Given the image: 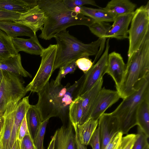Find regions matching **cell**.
Returning <instances> with one entry per match:
<instances>
[{
	"mask_svg": "<svg viewBox=\"0 0 149 149\" xmlns=\"http://www.w3.org/2000/svg\"><path fill=\"white\" fill-rule=\"evenodd\" d=\"M84 77L83 74L72 85L68 84L65 86L61 84L55 86L52 80L37 93L38 99L35 106L40 112L43 121L58 117L63 122L65 121L69 107L78 97Z\"/></svg>",
	"mask_w": 149,
	"mask_h": 149,
	"instance_id": "6da1fadb",
	"label": "cell"
},
{
	"mask_svg": "<svg viewBox=\"0 0 149 149\" xmlns=\"http://www.w3.org/2000/svg\"><path fill=\"white\" fill-rule=\"evenodd\" d=\"M38 5L45 19L39 37L49 40L69 27L84 25L88 27L95 22L91 18L68 8L63 0H39Z\"/></svg>",
	"mask_w": 149,
	"mask_h": 149,
	"instance_id": "7a4b0ae2",
	"label": "cell"
},
{
	"mask_svg": "<svg viewBox=\"0 0 149 149\" xmlns=\"http://www.w3.org/2000/svg\"><path fill=\"white\" fill-rule=\"evenodd\" d=\"M58 46L53 71L70 62L84 57L97 54L102 39L85 44L70 34L68 31H62L55 37Z\"/></svg>",
	"mask_w": 149,
	"mask_h": 149,
	"instance_id": "3957f363",
	"label": "cell"
},
{
	"mask_svg": "<svg viewBox=\"0 0 149 149\" xmlns=\"http://www.w3.org/2000/svg\"><path fill=\"white\" fill-rule=\"evenodd\" d=\"M126 65L122 82L116 90L123 99L131 94L137 83L149 74V34Z\"/></svg>",
	"mask_w": 149,
	"mask_h": 149,
	"instance_id": "277c9868",
	"label": "cell"
},
{
	"mask_svg": "<svg viewBox=\"0 0 149 149\" xmlns=\"http://www.w3.org/2000/svg\"><path fill=\"white\" fill-rule=\"evenodd\" d=\"M149 93V74L138 82L134 91L123 99L111 113L119 122V132L127 134L132 128L137 125L136 113L139 106L145 96Z\"/></svg>",
	"mask_w": 149,
	"mask_h": 149,
	"instance_id": "5b68a950",
	"label": "cell"
},
{
	"mask_svg": "<svg viewBox=\"0 0 149 149\" xmlns=\"http://www.w3.org/2000/svg\"><path fill=\"white\" fill-rule=\"evenodd\" d=\"M128 30L129 46L128 60L140 48L149 34V12L142 6L135 10Z\"/></svg>",
	"mask_w": 149,
	"mask_h": 149,
	"instance_id": "8992f818",
	"label": "cell"
},
{
	"mask_svg": "<svg viewBox=\"0 0 149 149\" xmlns=\"http://www.w3.org/2000/svg\"><path fill=\"white\" fill-rule=\"evenodd\" d=\"M57 49L56 44H50L44 49L40 55L41 61L37 72L32 81L25 87L26 93H38L49 81L54 72Z\"/></svg>",
	"mask_w": 149,
	"mask_h": 149,
	"instance_id": "52a82bcc",
	"label": "cell"
},
{
	"mask_svg": "<svg viewBox=\"0 0 149 149\" xmlns=\"http://www.w3.org/2000/svg\"><path fill=\"white\" fill-rule=\"evenodd\" d=\"M3 72V78L0 84V116L3 115L10 102L21 100L26 93L18 75Z\"/></svg>",
	"mask_w": 149,
	"mask_h": 149,
	"instance_id": "ba28073f",
	"label": "cell"
},
{
	"mask_svg": "<svg viewBox=\"0 0 149 149\" xmlns=\"http://www.w3.org/2000/svg\"><path fill=\"white\" fill-rule=\"evenodd\" d=\"M109 38L106 42L105 51L97 62L86 73L78 96H81L91 89L106 74L109 48Z\"/></svg>",
	"mask_w": 149,
	"mask_h": 149,
	"instance_id": "9c48e42d",
	"label": "cell"
},
{
	"mask_svg": "<svg viewBox=\"0 0 149 149\" xmlns=\"http://www.w3.org/2000/svg\"><path fill=\"white\" fill-rule=\"evenodd\" d=\"M98 126L100 149H104L113 136L119 132V122L111 113H104L99 118Z\"/></svg>",
	"mask_w": 149,
	"mask_h": 149,
	"instance_id": "30bf717a",
	"label": "cell"
},
{
	"mask_svg": "<svg viewBox=\"0 0 149 149\" xmlns=\"http://www.w3.org/2000/svg\"><path fill=\"white\" fill-rule=\"evenodd\" d=\"M120 98L117 91L107 89L104 87L102 88L97 98L91 118L98 120L108 108Z\"/></svg>",
	"mask_w": 149,
	"mask_h": 149,
	"instance_id": "8fae6325",
	"label": "cell"
},
{
	"mask_svg": "<svg viewBox=\"0 0 149 149\" xmlns=\"http://www.w3.org/2000/svg\"><path fill=\"white\" fill-rule=\"evenodd\" d=\"M45 19L44 12L38 5L27 12L20 14L19 18L13 22L29 27L36 34L38 31L42 30Z\"/></svg>",
	"mask_w": 149,
	"mask_h": 149,
	"instance_id": "7c38bea8",
	"label": "cell"
},
{
	"mask_svg": "<svg viewBox=\"0 0 149 149\" xmlns=\"http://www.w3.org/2000/svg\"><path fill=\"white\" fill-rule=\"evenodd\" d=\"M126 65L120 54L113 52L109 54L106 73L115 82L116 90L120 86L126 70Z\"/></svg>",
	"mask_w": 149,
	"mask_h": 149,
	"instance_id": "4fadbf2b",
	"label": "cell"
},
{
	"mask_svg": "<svg viewBox=\"0 0 149 149\" xmlns=\"http://www.w3.org/2000/svg\"><path fill=\"white\" fill-rule=\"evenodd\" d=\"M103 78L91 89L81 96L82 99V115L79 125H81L91 118L95 102L102 88Z\"/></svg>",
	"mask_w": 149,
	"mask_h": 149,
	"instance_id": "5bb4252c",
	"label": "cell"
},
{
	"mask_svg": "<svg viewBox=\"0 0 149 149\" xmlns=\"http://www.w3.org/2000/svg\"><path fill=\"white\" fill-rule=\"evenodd\" d=\"M134 13L116 17L106 36V39L123 40L128 38L129 26Z\"/></svg>",
	"mask_w": 149,
	"mask_h": 149,
	"instance_id": "9a60e30c",
	"label": "cell"
},
{
	"mask_svg": "<svg viewBox=\"0 0 149 149\" xmlns=\"http://www.w3.org/2000/svg\"><path fill=\"white\" fill-rule=\"evenodd\" d=\"M20 100L10 102L3 114L5 121L1 141L2 149H8L17 108Z\"/></svg>",
	"mask_w": 149,
	"mask_h": 149,
	"instance_id": "2e32d148",
	"label": "cell"
},
{
	"mask_svg": "<svg viewBox=\"0 0 149 149\" xmlns=\"http://www.w3.org/2000/svg\"><path fill=\"white\" fill-rule=\"evenodd\" d=\"M11 39L18 53L23 51L31 54L40 55L44 49L40 43L36 35L29 39L17 37Z\"/></svg>",
	"mask_w": 149,
	"mask_h": 149,
	"instance_id": "e0dca14e",
	"label": "cell"
},
{
	"mask_svg": "<svg viewBox=\"0 0 149 149\" xmlns=\"http://www.w3.org/2000/svg\"><path fill=\"white\" fill-rule=\"evenodd\" d=\"M73 128L71 123L68 126L63 125L56 131L55 149H75V134Z\"/></svg>",
	"mask_w": 149,
	"mask_h": 149,
	"instance_id": "ac0fdd59",
	"label": "cell"
},
{
	"mask_svg": "<svg viewBox=\"0 0 149 149\" xmlns=\"http://www.w3.org/2000/svg\"><path fill=\"white\" fill-rule=\"evenodd\" d=\"M30 105L29 96L23 97L19 102L17 108L8 149L11 148L17 139L20 127Z\"/></svg>",
	"mask_w": 149,
	"mask_h": 149,
	"instance_id": "d6986e66",
	"label": "cell"
},
{
	"mask_svg": "<svg viewBox=\"0 0 149 149\" xmlns=\"http://www.w3.org/2000/svg\"><path fill=\"white\" fill-rule=\"evenodd\" d=\"M37 0H0V9L22 14L38 5Z\"/></svg>",
	"mask_w": 149,
	"mask_h": 149,
	"instance_id": "ffe728a7",
	"label": "cell"
},
{
	"mask_svg": "<svg viewBox=\"0 0 149 149\" xmlns=\"http://www.w3.org/2000/svg\"><path fill=\"white\" fill-rule=\"evenodd\" d=\"M0 29L11 38L26 36L31 38L36 34L29 27L21 24L11 21H0Z\"/></svg>",
	"mask_w": 149,
	"mask_h": 149,
	"instance_id": "44dd1931",
	"label": "cell"
},
{
	"mask_svg": "<svg viewBox=\"0 0 149 149\" xmlns=\"http://www.w3.org/2000/svg\"><path fill=\"white\" fill-rule=\"evenodd\" d=\"M136 5L129 0H111L103 8L115 17L133 13Z\"/></svg>",
	"mask_w": 149,
	"mask_h": 149,
	"instance_id": "7402d4cb",
	"label": "cell"
},
{
	"mask_svg": "<svg viewBox=\"0 0 149 149\" xmlns=\"http://www.w3.org/2000/svg\"><path fill=\"white\" fill-rule=\"evenodd\" d=\"M0 70L24 77H32L31 75L23 67L21 56L19 53L17 55L0 61Z\"/></svg>",
	"mask_w": 149,
	"mask_h": 149,
	"instance_id": "603a6c76",
	"label": "cell"
},
{
	"mask_svg": "<svg viewBox=\"0 0 149 149\" xmlns=\"http://www.w3.org/2000/svg\"><path fill=\"white\" fill-rule=\"evenodd\" d=\"M137 125L148 137H149V93L140 103L136 113Z\"/></svg>",
	"mask_w": 149,
	"mask_h": 149,
	"instance_id": "cb8c5ba5",
	"label": "cell"
},
{
	"mask_svg": "<svg viewBox=\"0 0 149 149\" xmlns=\"http://www.w3.org/2000/svg\"><path fill=\"white\" fill-rule=\"evenodd\" d=\"M98 121V120L90 118L81 125L73 126L82 144L85 146L88 145L93 134L97 127Z\"/></svg>",
	"mask_w": 149,
	"mask_h": 149,
	"instance_id": "d4e9b609",
	"label": "cell"
},
{
	"mask_svg": "<svg viewBox=\"0 0 149 149\" xmlns=\"http://www.w3.org/2000/svg\"><path fill=\"white\" fill-rule=\"evenodd\" d=\"M26 117L29 133L33 141L43 121L41 114L35 105H30Z\"/></svg>",
	"mask_w": 149,
	"mask_h": 149,
	"instance_id": "484cf974",
	"label": "cell"
},
{
	"mask_svg": "<svg viewBox=\"0 0 149 149\" xmlns=\"http://www.w3.org/2000/svg\"><path fill=\"white\" fill-rule=\"evenodd\" d=\"M80 13L89 17L95 22H113L115 17L110 13L103 8L81 6Z\"/></svg>",
	"mask_w": 149,
	"mask_h": 149,
	"instance_id": "4316f807",
	"label": "cell"
},
{
	"mask_svg": "<svg viewBox=\"0 0 149 149\" xmlns=\"http://www.w3.org/2000/svg\"><path fill=\"white\" fill-rule=\"evenodd\" d=\"M18 54L14 46L11 38L0 29V61Z\"/></svg>",
	"mask_w": 149,
	"mask_h": 149,
	"instance_id": "83f0119b",
	"label": "cell"
},
{
	"mask_svg": "<svg viewBox=\"0 0 149 149\" xmlns=\"http://www.w3.org/2000/svg\"><path fill=\"white\" fill-rule=\"evenodd\" d=\"M82 115V99L78 96L72 101L69 108V118L73 126L79 124Z\"/></svg>",
	"mask_w": 149,
	"mask_h": 149,
	"instance_id": "f1b7e54d",
	"label": "cell"
},
{
	"mask_svg": "<svg viewBox=\"0 0 149 149\" xmlns=\"http://www.w3.org/2000/svg\"><path fill=\"white\" fill-rule=\"evenodd\" d=\"M111 26V25L107 22H94L88 27L92 33L105 42L106 36Z\"/></svg>",
	"mask_w": 149,
	"mask_h": 149,
	"instance_id": "f546056e",
	"label": "cell"
},
{
	"mask_svg": "<svg viewBox=\"0 0 149 149\" xmlns=\"http://www.w3.org/2000/svg\"><path fill=\"white\" fill-rule=\"evenodd\" d=\"M76 61L68 63L59 68L58 75L54 80V84L55 86L61 84L62 79L65 75L69 73H73L75 71L77 67L76 63Z\"/></svg>",
	"mask_w": 149,
	"mask_h": 149,
	"instance_id": "4dcf8cb0",
	"label": "cell"
},
{
	"mask_svg": "<svg viewBox=\"0 0 149 149\" xmlns=\"http://www.w3.org/2000/svg\"><path fill=\"white\" fill-rule=\"evenodd\" d=\"M49 119V118L47 119L42 122L37 132L33 141L34 145L36 149H44V139Z\"/></svg>",
	"mask_w": 149,
	"mask_h": 149,
	"instance_id": "1f68e13d",
	"label": "cell"
},
{
	"mask_svg": "<svg viewBox=\"0 0 149 149\" xmlns=\"http://www.w3.org/2000/svg\"><path fill=\"white\" fill-rule=\"evenodd\" d=\"M137 137L132 149H145L149 145L148 138L138 127Z\"/></svg>",
	"mask_w": 149,
	"mask_h": 149,
	"instance_id": "d6a6232c",
	"label": "cell"
},
{
	"mask_svg": "<svg viewBox=\"0 0 149 149\" xmlns=\"http://www.w3.org/2000/svg\"><path fill=\"white\" fill-rule=\"evenodd\" d=\"M63 1L65 6L71 10L76 7H81L84 5L98 6L95 1L93 0H63Z\"/></svg>",
	"mask_w": 149,
	"mask_h": 149,
	"instance_id": "836d02e7",
	"label": "cell"
},
{
	"mask_svg": "<svg viewBox=\"0 0 149 149\" xmlns=\"http://www.w3.org/2000/svg\"><path fill=\"white\" fill-rule=\"evenodd\" d=\"M137 137L136 134H131L123 137L118 149H132Z\"/></svg>",
	"mask_w": 149,
	"mask_h": 149,
	"instance_id": "e575fe53",
	"label": "cell"
},
{
	"mask_svg": "<svg viewBox=\"0 0 149 149\" xmlns=\"http://www.w3.org/2000/svg\"><path fill=\"white\" fill-rule=\"evenodd\" d=\"M77 66L84 73H86L94 65L93 62L88 57H84L76 60Z\"/></svg>",
	"mask_w": 149,
	"mask_h": 149,
	"instance_id": "d590c367",
	"label": "cell"
},
{
	"mask_svg": "<svg viewBox=\"0 0 149 149\" xmlns=\"http://www.w3.org/2000/svg\"><path fill=\"white\" fill-rule=\"evenodd\" d=\"M20 14L0 9V21L13 22L18 19Z\"/></svg>",
	"mask_w": 149,
	"mask_h": 149,
	"instance_id": "8d00e7d4",
	"label": "cell"
},
{
	"mask_svg": "<svg viewBox=\"0 0 149 149\" xmlns=\"http://www.w3.org/2000/svg\"><path fill=\"white\" fill-rule=\"evenodd\" d=\"M123 133L117 132L113 136L104 149H118L123 137Z\"/></svg>",
	"mask_w": 149,
	"mask_h": 149,
	"instance_id": "74e56055",
	"label": "cell"
},
{
	"mask_svg": "<svg viewBox=\"0 0 149 149\" xmlns=\"http://www.w3.org/2000/svg\"><path fill=\"white\" fill-rule=\"evenodd\" d=\"M92 149H100L99 130L97 127L93 134L89 142Z\"/></svg>",
	"mask_w": 149,
	"mask_h": 149,
	"instance_id": "f35d334b",
	"label": "cell"
},
{
	"mask_svg": "<svg viewBox=\"0 0 149 149\" xmlns=\"http://www.w3.org/2000/svg\"><path fill=\"white\" fill-rule=\"evenodd\" d=\"M21 149H36L30 134L26 135L21 141Z\"/></svg>",
	"mask_w": 149,
	"mask_h": 149,
	"instance_id": "ab89813d",
	"label": "cell"
},
{
	"mask_svg": "<svg viewBox=\"0 0 149 149\" xmlns=\"http://www.w3.org/2000/svg\"><path fill=\"white\" fill-rule=\"evenodd\" d=\"M28 134H29V133L25 115L20 127L17 139L21 141L24 137Z\"/></svg>",
	"mask_w": 149,
	"mask_h": 149,
	"instance_id": "60d3db41",
	"label": "cell"
},
{
	"mask_svg": "<svg viewBox=\"0 0 149 149\" xmlns=\"http://www.w3.org/2000/svg\"><path fill=\"white\" fill-rule=\"evenodd\" d=\"M75 139L76 146L77 149H87L85 146L82 144L80 141L77 134L75 130Z\"/></svg>",
	"mask_w": 149,
	"mask_h": 149,
	"instance_id": "b9f144b4",
	"label": "cell"
},
{
	"mask_svg": "<svg viewBox=\"0 0 149 149\" xmlns=\"http://www.w3.org/2000/svg\"><path fill=\"white\" fill-rule=\"evenodd\" d=\"M4 121L5 118L3 114L0 116V142L1 141Z\"/></svg>",
	"mask_w": 149,
	"mask_h": 149,
	"instance_id": "7bdbcfd3",
	"label": "cell"
},
{
	"mask_svg": "<svg viewBox=\"0 0 149 149\" xmlns=\"http://www.w3.org/2000/svg\"><path fill=\"white\" fill-rule=\"evenodd\" d=\"M56 135V131L53 136L51 140L49 143L47 149H55Z\"/></svg>",
	"mask_w": 149,
	"mask_h": 149,
	"instance_id": "ee69618b",
	"label": "cell"
},
{
	"mask_svg": "<svg viewBox=\"0 0 149 149\" xmlns=\"http://www.w3.org/2000/svg\"><path fill=\"white\" fill-rule=\"evenodd\" d=\"M21 141L17 139L14 142L11 149H21Z\"/></svg>",
	"mask_w": 149,
	"mask_h": 149,
	"instance_id": "f6af8a7d",
	"label": "cell"
},
{
	"mask_svg": "<svg viewBox=\"0 0 149 149\" xmlns=\"http://www.w3.org/2000/svg\"><path fill=\"white\" fill-rule=\"evenodd\" d=\"M3 77V71L0 70V84L2 81Z\"/></svg>",
	"mask_w": 149,
	"mask_h": 149,
	"instance_id": "bcb514c9",
	"label": "cell"
},
{
	"mask_svg": "<svg viewBox=\"0 0 149 149\" xmlns=\"http://www.w3.org/2000/svg\"><path fill=\"white\" fill-rule=\"evenodd\" d=\"M145 149H149V145L147 146Z\"/></svg>",
	"mask_w": 149,
	"mask_h": 149,
	"instance_id": "7dc6e473",
	"label": "cell"
},
{
	"mask_svg": "<svg viewBox=\"0 0 149 149\" xmlns=\"http://www.w3.org/2000/svg\"><path fill=\"white\" fill-rule=\"evenodd\" d=\"M0 149H2L1 142H0Z\"/></svg>",
	"mask_w": 149,
	"mask_h": 149,
	"instance_id": "c3c4849f",
	"label": "cell"
}]
</instances>
